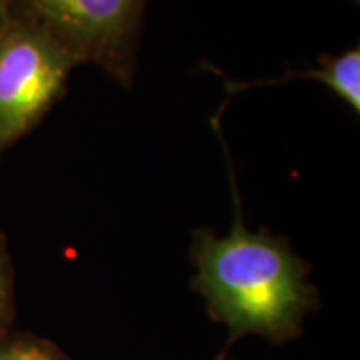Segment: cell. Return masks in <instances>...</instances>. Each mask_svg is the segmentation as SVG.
Returning a JSON list of instances; mask_svg holds the SVG:
<instances>
[{
    "instance_id": "1",
    "label": "cell",
    "mask_w": 360,
    "mask_h": 360,
    "mask_svg": "<svg viewBox=\"0 0 360 360\" xmlns=\"http://www.w3.org/2000/svg\"><path fill=\"white\" fill-rule=\"evenodd\" d=\"M232 195L236 217L227 236L212 229L193 232L192 289L204 299L210 319L227 328L229 347L250 335L272 345L290 344L321 309L310 265L285 237L245 227L233 177Z\"/></svg>"
},
{
    "instance_id": "2",
    "label": "cell",
    "mask_w": 360,
    "mask_h": 360,
    "mask_svg": "<svg viewBox=\"0 0 360 360\" xmlns=\"http://www.w3.org/2000/svg\"><path fill=\"white\" fill-rule=\"evenodd\" d=\"M11 13L57 40L77 64L130 85L146 0H8Z\"/></svg>"
},
{
    "instance_id": "3",
    "label": "cell",
    "mask_w": 360,
    "mask_h": 360,
    "mask_svg": "<svg viewBox=\"0 0 360 360\" xmlns=\"http://www.w3.org/2000/svg\"><path fill=\"white\" fill-rule=\"evenodd\" d=\"M75 65L44 29L11 13L0 30V155L52 109Z\"/></svg>"
},
{
    "instance_id": "4",
    "label": "cell",
    "mask_w": 360,
    "mask_h": 360,
    "mask_svg": "<svg viewBox=\"0 0 360 360\" xmlns=\"http://www.w3.org/2000/svg\"><path fill=\"white\" fill-rule=\"evenodd\" d=\"M292 79H315L332 89L342 101L347 102L355 114H360V51L359 47L349 49L342 56H323L321 58V67L309 72H297L289 77L269 82L254 84H236L229 82L227 87H247V85H267L281 84Z\"/></svg>"
},
{
    "instance_id": "5",
    "label": "cell",
    "mask_w": 360,
    "mask_h": 360,
    "mask_svg": "<svg viewBox=\"0 0 360 360\" xmlns=\"http://www.w3.org/2000/svg\"><path fill=\"white\" fill-rule=\"evenodd\" d=\"M0 360H72L52 340L32 332L11 330L0 335Z\"/></svg>"
},
{
    "instance_id": "6",
    "label": "cell",
    "mask_w": 360,
    "mask_h": 360,
    "mask_svg": "<svg viewBox=\"0 0 360 360\" xmlns=\"http://www.w3.org/2000/svg\"><path fill=\"white\" fill-rule=\"evenodd\" d=\"M15 312V287L11 254L7 249L6 236L0 232V335L12 330Z\"/></svg>"
},
{
    "instance_id": "7",
    "label": "cell",
    "mask_w": 360,
    "mask_h": 360,
    "mask_svg": "<svg viewBox=\"0 0 360 360\" xmlns=\"http://www.w3.org/2000/svg\"><path fill=\"white\" fill-rule=\"evenodd\" d=\"M11 19V2L8 0H0V30L6 27Z\"/></svg>"
},
{
    "instance_id": "8",
    "label": "cell",
    "mask_w": 360,
    "mask_h": 360,
    "mask_svg": "<svg viewBox=\"0 0 360 360\" xmlns=\"http://www.w3.org/2000/svg\"><path fill=\"white\" fill-rule=\"evenodd\" d=\"M229 349H231V347H229V345H225V349H224V350H222V352H220V354L217 355V357H215L214 360H225V359H227Z\"/></svg>"
},
{
    "instance_id": "9",
    "label": "cell",
    "mask_w": 360,
    "mask_h": 360,
    "mask_svg": "<svg viewBox=\"0 0 360 360\" xmlns=\"http://www.w3.org/2000/svg\"><path fill=\"white\" fill-rule=\"evenodd\" d=\"M355 2H359V0H355Z\"/></svg>"
}]
</instances>
